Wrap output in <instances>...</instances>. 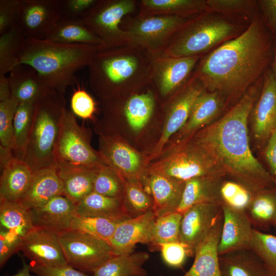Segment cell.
<instances>
[{
	"instance_id": "obj_10",
	"label": "cell",
	"mask_w": 276,
	"mask_h": 276,
	"mask_svg": "<svg viewBox=\"0 0 276 276\" xmlns=\"http://www.w3.org/2000/svg\"><path fill=\"white\" fill-rule=\"evenodd\" d=\"M67 263L85 273L93 272L112 257L111 246L85 233L69 229L57 234Z\"/></svg>"
},
{
	"instance_id": "obj_35",
	"label": "cell",
	"mask_w": 276,
	"mask_h": 276,
	"mask_svg": "<svg viewBox=\"0 0 276 276\" xmlns=\"http://www.w3.org/2000/svg\"><path fill=\"white\" fill-rule=\"evenodd\" d=\"M25 39L17 25L0 34V75H6L19 64Z\"/></svg>"
},
{
	"instance_id": "obj_13",
	"label": "cell",
	"mask_w": 276,
	"mask_h": 276,
	"mask_svg": "<svg viewBox=\"0 0 276 276\" xmlns=\"http://www.w3.org/2000/svg\"><path fill=\"white\" fill-rule=\"evenodd\" d=\"M222 214V204L205 202L194 205L182 214L179 241L189 249L192 256L212 227Z\"/></svg>"
},
{
	"instance_id": "obj_1",
	"label": "cell",
	"mask_w": 276,
	"mask_h": 276,
	"mask_svg": "<svg viewBox=\"0 0 276 276\" xmlns=\"http://www.w3.org/2000/svg\"><path fill=\"white\" fill-rule=\"evenodd\" d=\"M256 92L246 93L222 118L199 130L190 139L205 149L235 181L253 194L275 188L270 173L254 155L248 135V120Z\"/></svg>"
},
{
	"instance_id": "obj_52",
	"label": "cell",
	"mask_w": 276,
	"mask_h": 276,
	"mask_svg": "<svg viewBox=\"0 0 276 276\" xmlns=\"http://www.w3.org/2000/svg\"><path fill=\"white\" fill-rule=\"evenodd\" d=\"M97 2L96 0H62V18L78 19Z\"/></svg>"
},
{
	"instance_id": "obj_46",
	"label": "cell",
	"mask_w": 276,
	"mask_h": 276,
	"mask_svg": "<svg viewBox=\"0 0 276 276\" xmlns=\"http://www.w3.org/2000/svg\"><path fill=\"white\" fill-rule=\"evenodd\" d=\"M19 103L11 98L0 101L1 146L13 150V120Z\"/></svg>"
},
{
	"instance_id": "obj_7",
	"label": "cell",
	"mask_w": 276,
	"mask_h": 276,
	"mask_svg": "<svg viewBox=\"0 0 276 276\" xmlns=\"http://www.w3.org/2000/svg\"><path fill=\"white\" fill-rule=\"evenodd\" d=\"M90 130L80 126L76 116L66 108L62 116L55 149L58 166L95 168L106 164L100 152L90 145Z\"/></svg>"
},
{
	"instance_id": "obj_29",
	"label": "cell",
	"mask_w": 276,
	"mask_h": 276,
	"mask_svg": "<svg viewBox=\"0 0 276 276\" xmlns=\"http://www.w3.org/2000/svg\"><path fill=\"white\" fill-rule=\"evenodd\" d=\"M220 107L218 92L203 91L194 102L186 123L177 132L178 140L183 141L190 137L210 122L218 113Z\"/></svg>"
},
{
	"instance_id": "obj_55",
	"label": "cell",
	"mask_w": 276,
	"mask_h": 276,
	"mask_svg": "<svg viewBox=\"0 0 276 276\" xmlns=\"http://www.w3.org/2000/svg\"><path fill=\"white\" fill-rule=\"evenodd\" d=\"M245 1L240 0H212L207 1L211 7L220 9H234L240 8Z\"/></svg>"
},
{
	"instance_id": "obj_24",
	"label": "cell",
	"mask_w": 276,
	"mask_h": 276,
	"mask_svg": "<svg viewBox=\"0 0 276 276\" xmlns=\"http://www.w3.org/2000/svg\"><path fill=\"white\" fill-rule=\"evenodd\" d=\"M11 98L18 103L35 104L51 89L31 66L20 64L9 73Z\"/></svg>"
},
{
	"instance_id": "obj_42",
	"label": "cell",
	"mask_w": 276,
	"mask_h": 276,
	"mask_svg": "<svg viewBox=\"0 0 276 276\" xmlns=\"http://www.w3.org/2000/svg\"><path fill=\"white\" fill-rule=\"evenodd\" d=\"M119 222L100 217L76 214L71 221L70 229L101 239L110 245L112 236Z\"/></svg>"
},
{
	"instance_id": "obj_32",
	"label": "cell",
	"mask_w": 276,
	"mask_h": 276,
	"mask_svg": "<svg viewBox=\"0 0 276 276\" xmlns=\"http://www.w3.org/2000/svg\"><path fill=\"white\" fill-rule=\"evenodd\" d=\"M245 212L254 229L266 231L276 224V188L253 194Z\"/></svg>"
},
{
	"instance_id": "obj_48",
	"label": "cell",
	"mask_w": 276,
	"mask_h": 276,
	"mask_svg": "<svg viewBox=\"0 0 276 276\" xmlns=\"http://www.w3.org/2000/svg\"><path fill=\"white\" fill-rule=\"evenodd\" d=\"M158 250L164 262L173 268L181 267L187 257L193 256L187 246L179 241L160 244Z\"/></svg>"
},
{
	"instance_id": "obj_33",
	"label": "cell",
	"mask_w": 276,
	"mask_h": 276,
	"mask_svg": "<svg viewBox=\"0 0 276 276\" xmlns=\"http://www.w3.org/2000/svg\"><path fill=\"white\" fill-rule=\"evenodd\" d=\"M150 256L146 251L116 255L105 262L92 273V276H146L143 267Z\"/></svg>"
},
{
	"instance_id": "obj_49",
	"label": "cell",
	"mask_w": 276,
	"mask_h": 276,
	"mask_svg": "<svg viewBox=\"0 0 276 276\" xmlns=\"http://www.w3.org/2000/svg\"><path fill=\"white\" fill-rule=\"evenodd\" d=\"M21 0L0 1V34L17 25Z\"/></svg>"
},
{
	"instance_id": "obj_9",
	"label": "cell",
	"mask_w": 276,
	"mask_h": 276,
	"mask_svg": "<svg viewBox=\"0 0 276 276\" xmlns=\"http://www.w3.org/2000/svg\"><path fill=\"white\" fill-rule=\"evenodd\" d=\"M233 26L218 18H204L188 27L164 50L162 58L194 56L228 37Z\"/></svg>"
},
{
	"instance_id": "obj_15",
	"label": "cell",
	"mask_w": 276,
	"mask_h": 276,
	"mask_svg": "<svg viewBox=\"0 0 276 276\" xmlns=\"http://www.w3.org/2000/svg\"><path fill=\"white\" fill-rule=\"evenodd\" d=\"M176 15L144 17L134 22L127 32L128 41L133 45L154 49L168 39L183 24Z\"/></svg>"
},
{
	"instance_id": "obj_56",
	"label": "cell",
	"mask_w": 276,
	"mask_h": 276,
	"mask_svg": "<svg viewBox=\"0 0 276 276\" xmlns=\"http://www.w3.org/2000/svg\"><path fill=\"white\" fill-rule=\"evenodd\" d=\"M11 94L8 77L0 75V101L11 98Z\"/></svg>"
},
{
	"instance_id": "obj_60",
	"label": "cell",
	"mask_w": 276,
	"mask_h": 276,
	"mask_svg": "<svg viewBox=\"0 0 276 276\" xmlns=\"http://www.w3.org/2000/svg\"><path fill=\"white\" fill-rule=\"evenodd\" d=\"M134 276H144V275H134Z\"/></svg>"
},
{
	"instance_id": "obj_4",
	"label": "cell",
	"mask_w": 276,
	"mask_h": 276,
	"mask_svg": "<svg viewBox=\"0 0 276 276\" xmlns=\"http://www.w3.org/2000/svg\"><path fill=\"white\" fill-rule=\"evenodd\" d=\"M65 109L64 94L53 89L34 104L32 126L22 159L33 172L56 164L55 149Z\"/></svg>"
},
{
	"instance_id": "obj_6",
	"label": "cell",
	"mask_w": 276,
	"mask_h": 276,
	"mask_svg": "<svg viewBox=\"0 0 276 276\" xmlns=\"http://www.w3.org/2000/svg\"><path fill=\"white\" fill-rule=\"evenodd\" d=\"M163 152L146 172L160 173L183 182L202 176L222 177L226 174L214 158L190 139Z\"/></svg>"
},
{
	"instance_id": "obj_12",
	"label": "cell",
	"mask_w": 276,
	"mask_h": 276,
	"mask_svg": "<svg viewBox=\"0 0 276 276\" xmlns=\"http://www.w3.org/2000/svg\"><path fill=\"white\" fill-rule=\"evenodd\" d=\"M100 151L103 159L123 180L139 181L146 176L143 159L135 150L118 135H100Z\"/></svg>"
},
{
	"instance_id": "obj_53",
	"label": "cell",
	"mask_w": 276,
	"mask_h": 276,
	"mask_svg": "<svg viewBox=\"0 0 276 276\" xmlns=\"http://www.w3.org/2000/svg\"><path fill=\"white\" fill-rule=\"evenodd\" d=\"M264 154L269 167L270 174L276 188V131L272 133L267 140Z\"/></svg>"
},
{
	"instance_id": "obj_16",
	"label": "cell",
	"mask_w": 276,
	"mask_h": 276,
	"mask_svg": "<svg viewBox=\"0 0 276 276\" xmlns=\"http://www.w3.org/2000/svg\"><path fill=\"white\" fill-rule=\"evenodd\" d=\"M223 223L218 245L219 256L250 249L254 228L245 210L222 204Z\"/></svg>"
},
{
	"instance_id": "obj_38",
	"label": "cell",
	"mask_w": 276,
	"mask_h": 276,
	"mask_svg": "<svg viewBox=\"0 0 276 276\" xmlns=\"http://www.w3.org/2000/svg\"><path fill=\"white\" fill-rule=\"evenodd\" d=\"M182 216V214L175 212L156 217L148 245L150 249L156 250L160 244L179 241V229Z\"/></svg>"
},
{
	"instance_id": "obj_31",
	"label": "cell",
	"mask_w": 276,
	"mask_h": 276,
	"mask_svg": "<svg viewBox=\"0 0 276 276\" xmlns=\"http://www.w3.org/2000/svg\"><path fill=\"white\" fill-rule=\"evenodd\" d=\"M221 276H269L263 264L250 249L219 256Z\"/></svg>"
},
{
	"instance_id": "obj_62",
	"label": "cell",
	"mask_w": 276,
	"mask_h": 276,
	"mask_svg": "<svg viewBox=\"0 0 276 276\" xmlns=\"http://www.w3.org/2000/svg\"><path fill=\"white\" fill-rule=\"evenodd\" d=\"M275 229H276V224H275Z\"/></svg>"
},
{
	"instance_id": "obj_2",
	"label": "cell",
	"mask_w": 276,
	"mask_h": 276,
	"mask_svg": "<svg viewBox=\"0 0 276 276\" xmlns=\"http://www.w3.org/2000/svg\"><path fill=\"white\" fill-rule=\"evenodd\" d=\"M270 56V39L260 24L254 21L240 36L211 53L200 74L211 91L240 92L262 74Z\"/></svg>"
},
{
	"instance_id": "obj_57",
	"label": "cell",
	"mask_w": 276,
	"mask_h": 276,
	"mask_svg": "<svg viewBox=\"0 0 276 276\" xmlns=\"http://www.w3.org/2000/svg\"><path fill=\"white\" fill-rule=\"evenodd\" d=\"M1 169L15 157L13 150L0 146Z\"/></svg>"
},
{
	"instance_id": "obj_11",
	"label": "cell",
	"mask_w": 276,
	"mask_h": 276,
	"mask_svg": "<svg viewBox=\"0 0 276 276\" xmlns=\"http://www.w3.org/2000/svg\"><path fill=\"white\" fill-rule=\"evenodd\" d=\"M62 18L60 0H21L17 25L26 38L48 39Z\"/></svg>"
},
{
	"instance_id": "obj_19",
	"label": "cell",
	"mask_w": 276,
	"mask_h": 276,
	"mask_svg": "<svg viewBox=\"0 0 276 276\" xmlns=\"http://www.w3.org/2000/svg\"><path fill=\"white\" fill-rule=\"evenodd\" d=\"M203 91L201 86L192 85L185 90L172 103L162 134L150 153L148 162L162 155L171 137L186 123L194 102Z\"/></svg>"
},
{
	"instance_id": "obj_34",
	"label": "cell",
	"mask_w": 276,
	"mask_h": 276,
	"mask_svg": "<svg viewBox=\"0 0 276 276\" xmlns=\"http://www.w3.org/2000/svg\"><path fill=\"white\" fill-rule=\"evenodd\" d=\"M48 40L66 44H83L103 47V42L79 19L62 18Z\"/></svg>"
},
{
	"instance_id": "obj_44",
	"label": "cell",
	"mask_w": 276,
	"mask_h": 276,
	"mask_svg": "<svg viewBox=\"0 0 276 276\" xmlns=\"http://www.w3.org/2000/svg\"><path fill=\"white\" fill-rule=\"evenodd\" d=\"M93 192L107 197L123 198V180L108 165H102L96 172Z\"/></svg>"
},
{
	"instance_id": "obj_58",
	"label": "cell",
	"mask_w": 276,
	"mask_h": 276,
	"mask_svg": "<svg viewBox=\"0 0 276 276\" xmlns=\"http://www.w3.org/2000/svg\"><path fill=\"white\" fill-rule=\"evenodd\" d=\"M31 272L30 264H27L23 261L22 267L15 274L11 275H6L4 276H35L32 275Z\"/></svg>"
},
{
	"instance_id": "obj_37",
	"label": "cell",
	"mask_w": 276,
	"mask_h": 276,
	"mask_svg": "<svg viewBox=\"0 0 276 276\" xmlns=\"http://www.w3.org/2000/svg\"><path fill=\"white\" fill-rule=\"evenodd\" d=\"M153 95L147 93L132 96L124 106V114L131 128L134 131L141 130L148 123L154 108Z\"/></svg>"
},
{
	"instance_id": "obj_59",
	"label": "cell",
	"mask_w": 276,
	"mask_h": 276,
	"mask_svg": "<svg viewBox=\"0 0 276 276\" xmlns=\"http://www.w3.org/2000/svg\"><path fill=\"white\" fill-rule=\"evenodd\" d=\"M272 72L276 79V51L275 52L274 56L273 67Z\"/></svg>"
},
{
	"instance_id": "obj_30",
	"label": "cell",
	"mask_w": 276,
	"mask_h": 276,
	"mask_svg": "<svg viewBox=\"0 0 276 276\" xmlns=\"http://www.w3.org/2000/svg\"><path fill=\"white\" fill-rule=\"evenodd\" d=\"M99 167L82 168L57 166L62 183L63 195L75 205L78 204L93 192L95 178Z\"/></svg>"
},
{
	"instance_id": "obj_50",
	"label": "cell",
	"mask_w": 276,
	"mask_h": 276,
	"mask_svg": "<svg viewBox=\"0 0 276 276\" xmlns=\"http://www.w3.org/2000/svg\"><path fill=\"white\" fill-rule=\"evenodd\" d=\"M22 237L8 230L1 228L0 267L2 268L9 258L20 250Z\"/></svg>"
},
{
	"instance_id": "obj_3",
	"label": "cell",
	"mask_w": 276,
	"mask_h": 276,
	"mask_svg": "<svg viewBox=\"0 0 276 276\" xmlns=\"http://www.w3.org/2000/svg\"><path fill=\"white\" fill-rule=\"evenodd\" d=\"M101 47L26 38L19 64L31 66L51 88L64 94L68 87L79 84L76 73L87 66Z\"/></svg>"
},
{
	"instance_id": "obj_18",
	"label": "cell",
	"mask_w": 276,
	"mask_h": 276,
	"mask_svg": "<svg viewBox=\"0 0 276 276\" xmlns=\"http://www.w3.org/2000/svg\"><path fill=\"white\" fill-rule=\"evenodd\" d=\"M252 121L255 139L266 144L276 131V79L272 71L264 76L261 95L254 107Z\"/></svg>"
},
{
	"instance_id": "obj_26",
	"label": "cell",
	"mask_w": 276,
	"mask_h": 276,
	"mask_svg": "<svg viewBox=\"0 0 276 276\" xmlns=\"http://www.w3.org/2000/svg\"><path fill=\"white\" fill-rule=\"evenodd\" d=\"M77 215L121 222L131 218L123 198H113L92 192L76 205Z\"/></svg>"
},
{
	"instance_id": "obj_45",
	"label": "cell",
	"mask_w": 276,
	"mask_h": 276,
	"mask_svg": "<svg viewBox=\"0 0 276 276\" xmlns=\"http://www.w3.org/2000/svg\"><path fill=\"white\" fill-rule=\"evenodd\" d=\"M253 194L245 187L235 181H223L220 189L222 204L237 210H245Z\"/></svg>"
},
{
	"instance_id": "obj_39",
	"label": "cell",
	"mask_w": 276,
	"mask_h": 276,
	"mask_svg": "<svg viewBox=\"0 0 276 276\" xmlns=\"http://www.w3.org/2000/svg\"><path fill=\"white\" fill-rule=\"evenodd\" d=\"M34 104L19 103L13 120L14 148L15 158L22 159L30 132Z\"/></svg>"
},
{
	"instance_id": "obj_61",
	"label": "cell",
	"mask_w": 276,
	"mask_h": 276,
	"mask_svg": "<svg viewBox=\"0 0 276 276\" xmlns=\"http://www.w3.org/2000/svg\"><path fill=\"white\" fill-rule=\"evenodd\" d=\"M158 276H164V275H158Z\"/></svg>"
},
{
	"instance_id": "obj_27",
	"label": "cell",
	"mask_w": 276,
	"mask_h": 276,
	"mask_svg": "<svg viewBox=\"0 0 276 276\" xmlns=\"http://www.w3.org/2000/svg\"><path fill=\"white\" fill-rule=\"evenodd\" d=\"M222 177L202 176L191 179L185 185L179 205L176 212L181 214L192 206L205 202L222 204L220 189Z\"/></svg>"
},
{
	"instance_id": "obj_25",
	"label": "cell",
	"mask_w": 276,
	"mask_h": 276,
	"mask_svg": "<svg viewBox=\"0 0 276 276\" xmlns=\"http://www.w3.org/2000/svg\"><path fill=\"white\" fill-rule=\"evenodd\" d=\"M1 170L0 201L18 202L30 187L33 172L23 160L15 157Z\"/></svg>"
},
{
	"instance_id": "obj_36",
	"label": "cell",
	"mask_w": 276,
	"mask_h": 276,
	"mask_svg": "<svg viewBox=\"0 0 276 276\" xmlns=\"http://www.w3.org/2000/svg\"><path fill=\"white\" fill-rule=\"evenodd\" d=\"M1 228L24 237L33 228L30 210L17 202L0 201Z\"/></svg>"
},
{
	"instance_id": "obj_47",
	"label": "cell",
	"mask_w": 276,
	"mask_h": 276,
	"mask_svg": "<svg viewBox=\"0 0 276 276\" xmlns=\"http://www.w3.org/2000/svg\"><path fill=\"white\" fill-rule=\"evenodd\" d=\"M96 102L92 97L80 84L74 90L71 99V111L75 116L83 120L94 119Z\"/></svg>"
},
{
	"instance_id": "obj_5",
	"label": "cell",
	"mask_w": 276,
	"mask_h": 276,
	"mask_svg": "<svg viewBox=\"0 0 276 276\" xmlns=\"http://www.w3.org/2000/svg\"><path fill=\"white\" fill-rule=\"evenodd\" d=\"M119 47H101L87 65L91 88L104 100L113 97L119 88L133 79L141 68L136 56L125 54Z\"/></svg>"
},
{
	"instance_id": "obj_21",
	"label": "cell",
	"mask_w": 276,
	"mask_h": 276,
	"mask_svg": "<svg viewBox=\"0 0 276 276\" xmlns=\"http://www.w3.org/2000/svg\"><path fill=\"white\" fill-rule=\"evenodd\" d=\"M29 210L34 227L57 234L70 229L71 221L76 215L75 204L63 195Z\"/></svg>"
},
{
	"instance_id": "obj_41",
	"label": "cell",
	"mask_w": 276,
	"mask_h": 276,
	"mask_svg": "<svg viewBox=\"0 0 276 276\" xmlns=\"http://www.w3.org/2000/svg\"><path fill=\"white\" fill-rule=\"evenodd\" d=\"M141 15H176L199 9L202 3L194 0H143Z\"/></svg>"
},
{
	"instance_id": "obj_43",
	"label": "cell",
	"mask_w": 276,
	"mask_h": 276,
	"mask_svg": "<svg viewBox=\"0 0 276 276\" xmlns=\"http://www.w3.org/2000/svg\"><path fill=\"white\" fill-rule=\"evenodd\" d=\"M269 276H276V236L254 229L250 243Z\"/></svg>"
},
{
	"instance_id": "obj_23",
	"label": "cell",
	"mask_w": 276,
	"mask_h": 276,
	"mask_svg": "<svg viewBox=\"0 0 276 276\" xmlns=\"http://www.w3.org/2000/svg\"><path fill=\"white\" fill-rule=\"evenodd\" d=\"M63 195L62 181L57 164L33 172L30 187L17 202L28 210L39 207L52 198Z\"/></svg>"
},
{
	"instance_id": "obj_14",
	"label": "cell",
	"mask_w": 276,
	"mask_h": 276,
	"mask_svg": "<svg viewBox=\"0 0 276 276\" xmlns=\"http://www.w3.org/2000/svg\"><path fill=\"white\" fill-rule=\"evenodd\" d=\"M31 265L57 266L68 264L57 234L33 227L23 237L20 249Z\"/></svg>"
},
{
	"instance_id": "obj_22",
	"label": "cell",
	"mask_w": 276,
	"mask_h": 276,
	"mask_svg": "<svg viewBox=\"0 0 276 276\" xmlns=\"http://www.w3.org/2000/svg\"><path fill=\"white\" fill-rule=\"evenodd\" d=\"M223 213L195 250V258L190 268L182 276H221L219 243Z\"/></svg>"
},
{
	"instance_id": "obj_54",
	"label": "cell",
	"mask_w": 276,
	"mask_h": 276,
	"mask_svg": "<svg viewBox=\"0 0 276 276\" xmlns=\"http://www.w3.org/2000/svg\"><path fill=\"white\" fill-rule=\"evenodd\" d=\"M261 4L269 24L276 32V0L262 1Z\"/></svg>"
},
{
	"instance_id": "obj_20",
	"label": "cell",
	"mask_w": 276,
	"mask_h": 276,
	"mask_svg": "<svg viewBox=\"0 0 276 276\" xmlns=\"http://www.w3.org/2000/svg\"><path fill=\"white\" fill-rule=\"evenodd\" d=\"M156 216L150 211L142 215L120 222L112 236L110 246L116 255L133 251L138 243L148 245Z\"/></svg>"
},
{
	"instance_id": "obj_8",
	"label": "cell",
	"mask_w": 276,
	"mask_h": 276,
	"mask_svg": "<svg viewBox=\"0 0 276 276\" xmlns=\"http://www.w3.org/2000/svg\"><path fill=\"white\" fill-rule=\"evenodd\" d=\"M134 8L132 0L97 1L78 19L101 39L102 48L118 47L128 41L127 31L119 27L121 19Z\"/></svg>"
},
{
	"instance_id": "obj_17",
	"label": "cell",
	"mask_w": 276,
	"mask_h": 276,
	"mask_svg": "<svg viewBox=\"0 0 276 276\" xmlns=\"http://www.w3.org/2000/svg\"><path fill=\"white\" fill-rule=\"evenodd\" d=\"M152 196V212L157 217L176 212L181 201L185 182L156 172H146L142 182Z\"/></svg>"
},
{
	"instance_id": "obj_28",
	"label": "cell",
	"mask_w": 276,
	"mask_h": 276,
	"mask_svg": "<svg viewBox=\"0 0 276 276\" xmlns=\"http://www.w3.org/2000/svg\"><path fill=\"white\" fill-rule=\"evenodd\" d=\"M196 56L157 59L155 65L156 79L162 95L166 96L183 81L194 66Z\"/></svg>"
},
{
	"instance_id": "obj_40",
	"label": "cell",
	"mask_w": 276,
	"mask_h": 276,
	"mask_svg": "<svg viewBox=\"0 0 276 276\" xmlns=\"http://www.w3.org/2000/svg\"><path fill=\"white\" fill-rule=\"evenodd\" d=\"M123 203L131 218L151 211L153 199L146 191L142 183L134 180H123Z\"/></svg>"
},
{
	"instance_id": "obj_51",
	"label": "cell",
	"mask_w": 276,
	"mask_h": 276,
	"mask_svg": "<svg viewBox=\"0 0 276 276\" xmlns=\"http://www.w3.org/2000/svg\"><path fill=\"white\" fill-rule=\"evenodd\" d=\"M30 265L31 272L37 276H89L68 264L57 266Z\"/></svg>"
}]
</instances>
